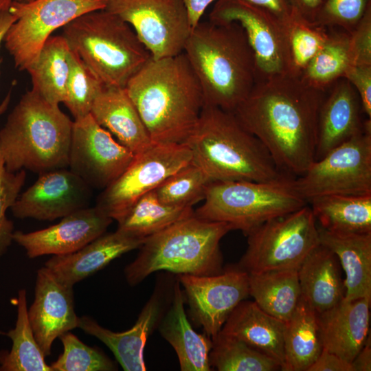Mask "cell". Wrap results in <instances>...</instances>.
<instances>
[{"label":"cell","instance_id":"obj_29","mask_svg":"<svg viewBox=\"0 0 371 371\" xmlns=\"http://www.w3.org/2000/svg\"><path fill=\"white\" fill-rule=\"evenodd\" d=\"M323 349L317 313L301 296L284 335L282 371H307Z\"/></svg>","mask_w":371,"mask_h":371},{"label":"cell","instance_id":"obj_39","mask_svg":"<svg viewBox=\"0 0 371 371\" xmlns=\"http://www.w3.org/2000/svg\"><path fill=\"white\" fill-rule=\"evenodd\" d=\"M105 87L78 56L71 51V69L64 104L74 120L90 114L95 100Z\"/></svg>","mask_w":371,"mask_h":371},{"label":"cell","instance_id":"obj_34","mask_svg":"<svg viewBox=\"0 0 371 371\" xmlns=\"http://www.w3.org/2000/svg\"><path fill=\"white\" fill-rule=\"evenodd\" d=\"M16 301L15 327L6 333L12 345L10 351L0 352V371H53L45 361L30 324L25 289L19 291Z\"/></svg>","mask_w":371,"mask_h":371},{"label":"cell","instance_id":"obj_10","mask_svg":"<svg viewBox=\"0 0 371 371\" xmlns=\"http://www.w3.org/2000/svg\"><path fill=\"white\" fill-rule=\"evenodd\" d=\"M105 0L12 1L8 11L15 21L3 41L14 66L27 69L37 60L52 33L87 12L105 8Z\"/></svg>","mask_w":371,"mask_h":371},{"label":"cell","instance_id":"obj_19","mask_svg":"<svg viewBox=\"0 0 371 371\" xmlns=\"http://www.w3.org/2000/svg\"><path fill=\"white\" fill-rule=\"evenodd\" d=\"M34 337L45 357L54 340L78 326L73 286L66 285L45 267L37 271L34 300L27 309Z\"/></svg>","mask_w":371,"mask_h":371},{"label":"cell","instance_id":"obj_50","mask_svg":"<svg viewBox=\"0 0 371 371\" xmlns=\"http://www.w3.org/2000/svg\"><path fill=\"white\" fill-rule=\"evenodd\" d=\"M14 21V16L8 9L0 12V47L7 30Z\"/></svg>","mask_w":371,"mask_h":371},{"label":"cell","instance_id":"obj_5","mask_svg":"<svg viewBox=\"0 0 371 371\" xmlns=\"http://www.w3.org/2000/svg\"><path fill=\"white\" fill-rule=\"evenodd\" d=\"M73 124L59 105L32 89L27 91L0 129V153L6 169L39 175L68 168Z\"/></svg>","mask_w":371,"mask_h":371},{"label":"cell","instance_id":"obj_42","mask_svg":"<svg viewBox=\"0 0 371 371\" xmlns=\"http://www.w3.org/2000/svg\"><path fill=\"white\" fill-rule=\"evenodd\" d=\"M370 6L371 0H322L315 23L350 33Z\"/></svg>","mask_w":371,"mask_h":371},{"label":"cell","instance_id":"obj_20","mask_svg":"<svg viewBox=\"0 0 371 371\" xmlns=\"http://www.w3.org/2000/svg\"><path fill=\"white\" fill-rule=\"evenodd\" d=\"M166 292L157 286L143 307L133 326L124 332H113L101 326L89 316L79 317L78 328L98 338L113 353L125 371H145L144 350L146 341L164 314Z\"/></svg>","mask_w":371,"mask_h":371},{"label":"cell","instance_id":"obj_45","mask_svg":"<svg viewBox=\"0 0 371 371\" xmlns=\"http://www.w3.org/2000/svg\"><path fill=\"white\" fill-rule=\"evenodd\" d=\"M307 371H352L350 363L323 348Z\"/></svg>","mask_w":371,"mask_h":371},{"label":"cell","instance_id":"obj_41","mask_svg":"<svg viewBox=\"0 0 371 371\" xmlns=\"http://www.w3.org/2000/svg\"><path fill=\"white\" fill-rule=\"evenodd\" d=\"M25 178L24 170L8 171L0 153V257L7 252L13 242L15 232L13 222L6 216V211L17 199Z\"/></svg>","mask_w":371,"mask_h":371},{"label":"cell","instance_id":"obj_28","mask_svg":"<svg viewBox=\"0 0 371 371\" xmlns=\"http://www.w3.org/2000/svg\"><path fill=\"white\" fill-rule=\"evenodd\" d=\"M336 255L322 244L315 247L297 269L302 296L319 313L345 296L344 280Z\"/></svg>","mask_w":371,"mask_h":371},{"label":"cell","instance_id":"obj_11","mask_svg":"<svg viewBox=\"0 0 371 371\" xmlns=\"http://www.w3.org/2000/svg\"><path fill=\"white\" fill-rule=\"evenodd\" d=\"M308 201L330 194H371V126L314 161L294 179Z\"/></svg>","mask_w":371,"mask_h":371},{"label":"cell","instance_id":"obj_7","mask_svg":"<svg viewBox=\"0 0 371 371\" xmlns=\"http://www.w3.org/2000/svg\"><path fill=\"white\" fill-rule=\"evenodd\" d=\"M71 50L109 87H126L150 54L133 29L103 9L87 12L62 27Z\"/></svg>","mask_w":371,"mask_h":371},{"label":"cell","instance_id":"obj_12","mask_svg":"<svg viewBox=\"0 0 371 371\" xmlns=\"http://www.w3.org/2000/svg\"><path fill=\"white\" fill-rule=\"evenodd\" d=\"M186 144H153L98 195L96 206L116 221L144 194L192 162Z\"/></svg>","mask_w":371,"mask_h":371},{"label":"cell","instance_id":"obj_17","mask_svg":"<svg viewBox=\"0 0 371 371\" xmlns=\"http://www.w3.org/2000/svg\"><path fill=\"white\" fill-rule=\"evenodd\" d=\"M92 188L68 168L39 174L10 207L18 218L54 221L89 207Z\"/></svg>","mask_w":371,"mask_h":371},{"label":"cell","instance_id":"obj_14","mask_svg":"<svg viewBox=\"0 0 371 371\" xmlns=\"http://www.w3.org/2000/svg\"><path fill=\"white\" fill-rule=\"evenodd\" d=\"M209 20L236 22L243 28L255 58L256 81L290 74L284 23L267 10L243 0H216Z\"/></svg>","mask_w":371,"mask_h":371},{"label":"cell","instance_id":"obj_44","mask_svg":"<svg viewBox=\"0 0 371 371\" xmlns=\"http://www.w3.org/2000/svg\"><path fill=\"white\" fill-rule=\"evenodd\" d=\"M344 78L357 92L363 113L371 119V65H350Z\"/></svg>","mask_w":371,"mask_h":371},{"label":"cell","instance_id":"obj_4","mask_svg":"<svg viewBox=\"0 0 371 371\" xmlns=\"http://www.w3.org/2000/svg\"><path fill=\"white\" fill-rule=\"evenodd\" d=\"M192 161L212 181H273L291 177L280 172L269 152L233 113L203 105L185 142Z\"/></svg>","mask_w":371,"mask_h":371},{"label":"cell","instance_id":"obj_21","mask_svg":"<svg viewBox=\"0 0 371 371\" xmlns=\"http://www.w3.org/2000/svg\"><path fill=\"white\" fill-rule=\"evenodd\" d=\"M320 106L315 160L371 126V119L362 120L359 97L346 78H340L328 89Z\"/></svg>","mask_w":371,"mask_h":371},{"label":"cell","instance_id":"obj_27","mask_svg":"<svg viewBox=\"0 0 371 371\" xmlns=\"http://www.w3.org/2000/svg\"><path fill=\"white\" fill-rule=\"evenodd\" d=\"M319 243L337 257L346 276L344 300L371 298V233H337L317 225Z\"/></svg>","mask_w":371,"mask_h":371},{"label":"cell","instance_id":"obj_48","mask_svg":"<svg viewBox=\"0 0 371 371\" xmlns=\"http://www.w3.org/2000/svg\"><path fill=\"white\" fill-rule=\"evenodd\" d=\"M188 13L190 22L194 28L201 19L207 7L216 0H182Z\"/></svg>","mask_w":371,"mask_h":371},{"label":"cell","instance_id":"obj_40","mask_svg":"<svg viewBox=\"0 0 371 371\" xmlns=\"http://www.w3.org/2000/svg\"><path fill=\"white\" fill-rule=\"evenodd\" d=\"M63 352L50 364L53 371H112L113 362L102 352L89 346L75 335L67 332L59 337Z\"/></svg>","mask_w":371,"mask_h":371},{"label":"cell","instance_id":"obj_22","mask_svg":"<svg viewBox=\"0 0 371 371\" xmlns=\"http://www.w3.org/2000/svg\"><path fill=\"white\" fill-rule=\"evenodd\" d=\"M370 297L339 303L317 313L323 348L351 363L370 337Z\"/></svg>","mask_w":371,"mask_h":371},{"label":"cell","instance_id":"obj_24","mask_svg":"<svg viewBox=\"0 0 371 371\" xmlns=\"http://www.w3.org/2000/svg\"><path fill=\"white\" fill-rule=\"evenodd\" d=\"M170 304L158 328L175 350L181 371H210L212 340L192 327L184 308L185 297L178 278L172 287Z\"/></svg>","mask_w":371,"mask_h":371},{"label":"cell","instance_id":"obj_30","mask_svg":"<svg viewBox=\"0 0 371 371\" xmlns=\"http://www.w3.org/2000/svg\"><path fill=\"white\" fill-rule=\"evenodd\" d=\"M71 54L63 35L51 36L37 60L27 69L32 80V89L52 104L59 105L66 100Z\"/></svg>","mask_w":371,"mask_h":371},{"label":"cell","instance_id":"obj_8","mask_svg":"<svg viewBox=\"0 0 371 371\" xmlns=\"http://www.w3.org/2000/svg\"><path fill=\"white\" fill-rule=\"evenodd\" d=\"M293 177L273 181H212L204 202L194 215L208 221L223 222L247 235L263 223L292 212L308 203Z\"/></svg>","mask_w":371,"mask_h":371},{"label":"cell","instance_id":"obj_23","mask_svg":"<svg viewBox=\"0 0 371 371\" xmlns=\"http://www.w3.org/2000/svg\"><path fill=\"white\" fill-rule=\"evenodd\" d=\"M145 239L117 229L114 232H105L75 252L53 256L44 267L60 282L74 286L115 258L139 248Z\"/></svg>","mask_w":371,"mask_h":371},{"label":"cell","instance_id":"obj_33","mask_svg":"<svg viewBox=\"0 0 371 371\" xmlns=\"http://www.w3.org/2000/svg\"><path fill=\"white\" fill-rule=\"evenodd\" d=\"M192 207L162 203L154 190L142 196L117 222V229L128 235L146 238L194 214Z\"/></svg>","mask_w":371,"mask_h":371},{"label":"cell","instance_id":"obj_32","mask_svg":"<svg viewBox=\"0 0 371 371\" xmlns=\"http://www.w3.org/2000/svg\"><path fill=\"white\" fill-rule=\"evenodd\" d=\"M297 269L248 273L249 295L265 312L287 322L302 296Z\"/></svg>","mask_w":371,"mask_h":371},{"label":"cell","instance_id":"obj_31","mask_svg":"<svg viewBox=\"0 0 371 371\" xmlns=\"http://www.w3.org/2000/svg\"><path fill=\"white\" fill-rule=\"evenodd\" d=\"M319 226L337 233H371V194H330L308 201Z\"/></svg>","mask_w":371,"mask_h":371},{"label":"cell","instance_id":"obj_37","mask_svg":"<svg viewBox=\"0 0 371 371\" xmlns=\"http://www.w3.org/2000/svg\"><path fill=\"white\" fill-rule=\"evenodd\" d=\"M284 26L289 52V73L300 77L325 43L329 29L311 22L293 11L284 23Z\"/></svg>","mask_w":371,"mask_h":371},{"label":"cell","instance_id":"obj_46","mask_svg":"<svg viewBox=\"0 0 371 371\" xmlns=\"http://www.w3.org/2000/svg\"><path fill=\"white\" fill-rule=\"evenodd\" d=\"M265 9L274 15L283 23L290 17L292 10L287 0H243Z\"/></svg>","mask_w":371,"mask_h":371},{"label":"cell","instance_id":"obj_9","mask_svg":"<svg viewBox=\"0 0 371 371\" xmlns=\"http://www.w3.org/2000/svg\"><path fill=\"white\" fill-rule=\"evenodd\" d=\"M247 247L236 266L249 273L298 269L319 244L310 205L271 218L249 232Z\"/></svg>","mask_w":371,"mask_h":371},{"label":"cell","instance_id":"obj_2","mask_svg":"<svg viewBox=\"0 0 371 371\" xmlns=\"http://www.w3.org/2000/svg\"><path fill=\"white\" fill-rule=\"evenodd\" d=\"M126 89L155 144H185L204 105L200 83L184 53L149 60Z\"/></svg>","mask_w":371,"mask_h":371},{"label":"cell","instance_id":"obj_36","mask_svg":"<svg viewBox=\"0 0 371 371\" xmlns=\"http://www.w3.org/2000/svg\"><path fill=\"white\" fill-rule=\"evenodd\" d=\"M212 340L210 363L218 371L281 370L276 360L236 337L219 332Z\"/></svg>","mask_w":371,"mask_h":371},{"label":"cell","instance_id":"obj_38","mask_svg":"<svg viewBox=\"0 0 371 371\" xmlns=\"http://www.w3.org/2000/svg\"><path fill=\"white\" fill-rule=\"evenodd\" d=\"M211 181L206 173L192 161L168 177L154 192L164 203L192 207L204 199Z\"/></svg>","mask_w":371,"mask_h":371},{"label":"cell","instance_id":"obj_51","mask_svg":"<svg viewBox=\"0 0 371 371\" xmlns=\"http://www.w3.org/2000/svg\"><path fill=\"white\" fill-rule=\"evenodd\" d=\"M13 1H15L17 2H21V3H27V2L32 1L34 0H13Z\"/></svg>","mask_w":371,"mask_h":371},{"label":"cell","instance_id":"obj_35","mask_svg":"<svg viewBox=\"0 0 371 371\" xmlns=\"http://www.w3.org/2000/svg\"><path fill=\"white\" fill-rule=\"evenodd\" d=\"M328 29L327 40L300 77L306 85L323 91L343 78L352 65L349 33L339 29Z\"/></svg>","mask_w":371,"mask_h":371},{"label":"cell","instance_id":"obj_47","mask_svg":"<svg viewBox=\"0 0 371 371\" xmlns=\"http://www.w3.org/2000/svg\"><path fill=\"white\" fill-rule=\"evenodd\" d=\"M287 1L292 11L315 23L322 0H287Z\"/></svg>","mask_w":371,"mask_h":371},{"label":"cell","instance_id":"obj_16","mask_svg":"<svg viewBox=\"0 0 371 371\" xmlns=\"http://www.w3.org/2000/svg\"><path fill=\"white\" fill-rule=\"evenodd\" d=\"M177 278L190 316L211 339L219 333L238 304L249 295L248 273L236 266L218 274H179Z\"/></svg>","mask_w":371,"mask_h":371},{"label":"cell","instance_id":"obj_1","mask_svg":"<svg viewBox=\"0 0 371 371\" xmlns=\"http://www.w3.org/2000/svg\"><path fill=\"white\" fill-rule=\"evenodd\" d=\"M326 92L287 74L256 81L233 113L263 144L278 170L296 178L315 159L318 115Z\"/></svg>","mask_w":371,"mask_h":371},{"label":"cell","instance_id":"obj_15","mask_svg":"<svg viewBox=\"0 0 371 371\" xmlns=\"http://www.w3.org/2000/svg\"><path fill=\"white\" fill-rule=\"evenodd\" d=\"M135 155L91 114L74 121L68 168L92 189H104L115 181Z\"/></svg>","mask_w":371,"mask_h":371},{"label":"cell","instance_id":"obj_3","mask_svg":"<svg viewBox=\"0 0 371 371\" xmlns=\"http://www.w3.org/2000/svg\"><path fill=\"white\" fill-rule=\"evenodd\" d=\"M183 52L200 83L204 105L233 113L256 82L253 51L236 22L200 21Z\"/></svg>","mask_w":371,"mask_h":371},{"label":"cell","instance_id":"obj_13","mask_svg":"<svg viewBox=\"0 0 371 371\" xmlns=\"http://www.w3.org/2000/svg\"><path fill=\"white\" fill-rule=\"evenodd\" d=\"M104 10L127 23L153 59L183 53L192 29L182 0H105Z\"/></svg>","mask_w":371,"mask_h":371},{"label":"cell","instance_id":"obj_25","mask_svg":"<svg viewBox=\"0 0 371 371\" xmlns=\"http://www.w3.org/2000/svg\"><path fill=\"white\" fill-rule=\"evenodd\" d=\"M90 114L135 155L154 144L126 87H105Z\"/></svg>","mask_w":371,"mask_h":371},{"label":"cell","instance_id":"obj_18","mask_svg":"<svg viewBox=\"0 0 371 371\" xmlns=\"http://www.w3.org/2000/svg\"><path fill=\"white\" fill-rule=\"evenodd\" d=\"M112 221L96 205L87 207L63 217L58 223L45 229L28 233L15 231L13 241L21 246L30 258L69 254L105 233Z\"/></svg>","mask_w":371,"mask_h":371},{"label":"cell","instance_id":"obj_43","mask_svg":"<svg viewBox=\"0 0 371 371\" xmlns=\"http://www.w3.org/2000/svg\"><path fill=\"white\" fill-rule=\"evenodd\" d=\"M349 36L352 65H371V6Z\"/></svg>","mask_w":371,"mask_h":371},{"label":"cell","instance_id":"obj_6","mask_svg":"<svg viewBox=\"0 0 371 371\" xmlns=\"http://www.w3.org/2000/svg\"><path fill=\"white\" fill-rule=\"evenodd\" d=\"M232 227L208 221L194 214L147 237L135 259L124 269L129 285L135 286L161 271L179 274L210 276L223 272L221 240Z\"/></svg>","mask_w":371,"mask_h":371},{"label":"cell","instance_id":"obj_49","mask_svg":"<svg viewBox=\"0 0 371 371\" xmlns=\"http://www.w3.org/2000/svg\"><path fill=\"white\" fill-rule=\"evenodd\" d=\"M352 371L371 370V341L370 336L366 344L350 363Z\"/></svg>","mask_w":371,"mask_h":371},{"label":"cell","instance_id":"obj_26","mask_svg":"<svg viewBox=\"0 0 371 371\" xmlns=\"http://www.w3.org/2000/svg\"><path fill=\"white\" fill-rule=\"evenodd\" d=\"M286 322L262 310L254 301H241L229 315L221 330L254 350L284 364Z\"/></svg>","mask_w":371,"mask_h":371}]
</instances>
